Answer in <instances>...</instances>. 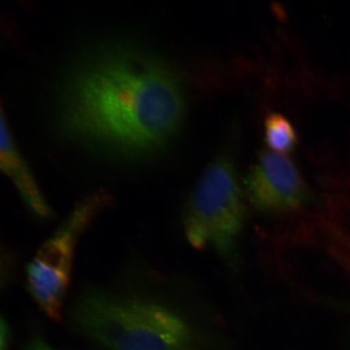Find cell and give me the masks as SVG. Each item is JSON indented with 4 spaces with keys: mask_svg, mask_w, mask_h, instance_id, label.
Returning <instances> with one entry per match:
<instances>
[{
    "mask_svg": "<svg viewBox=\"0 0 350 350\" xmlns=\"http://www.w3.org/2000/svg\"><path fill=\"white\" fill-rule=\"evenodd\" d=\"M1 168L6 173L18 191L22 200L35 217L47 219L52 215L49 204L39 189L27 164L23 159L13 142L10 126L1 111Z\"/></svg>",
    "mask_w": 350,
    "mask_h": 350,
    "instance_id": "6",
    "label": "cell"
},
{
    "mask_svg": "<svg viewBox=\"0 0 350 350\" xmlns=\"http://www.w3.org/2000/svg\"><path fill=\"white\" fill-rule=\"evenodd\" d=\"M72 321L106 350H189L192 332L174 310L138 297L90 290L73 305Z\"/></svg>",
    "mask_w": 350,
    "mask_h": 350,
    "instance_id": "2",
    "label": "cell"
},
{
    "mask_svg": "<svg viewBox=\"0 0 350 350\" xmlns=\"http://www.w3.org/2000/svg\"><path fill=\"white\" fill-rule=\"evenodd\" d=\"M265 139L274 152L287 153L295 150L297 135L294 126L281 113H273L266 118Z\"/></svg>",
    "mask_w": 350,
    "mask_h": 350,
    "instance_id": "7",
    "label": "cell"
},
{
    "mask_svg": "<svg viewBox=\"0 0 350 350\" xmlns=\"http://www.w3.org/2000/svg\"><path fill=\"white\" fill-rule=\"evenodd\" d=\"M10 340V327L7 321L3 317L1 318V325H0V350H8V345Z\"/></svg>",
    "mask_w": 350,
    "mask_h": 350,
    "instance_id": "8",
    "label": "cell"
},
{
    "mask_svg": "<svg viewBox=\"0 0 350 350\" xmlns=\"http://www.w3.org/2000/svg\"><path fill=\"white\" fill-rule=\"evenodd\" d=\"M109 203L111 196L103 191L85 197L41 245L26 269L30 294L46 317L55 321L63 317L79 240Z\"/></svg>",
    "mask_w": 350,
    "mask_h": 350,
    "instance_id": "4",
    "label": "cell"
},
{
    "mask_svg": "<svg viewBox=\"0 0 350 350\" xmlns=\"http://www.w3.org/2000/svg\"><path fill=\"white\" fill-rule=\"evenodd\" d=\"M25 350H58L52 347L51 345L48 344L45 340L41 336H34L31 340L29 341Z\"/></svg>",
    "mask_w": 350,
    "mask_h": 350,
    "instance_id": "9",
    "label": "cell"
},
{
    "mask_svg": "<svg viewBox=\"0 0 350 350\" xmlns=\"http://www.w3.org/2000/svg\"><path fill=\"white\" fill-rule=\"evenodd\" d=\"M244 185L253 206L265 213L295 212L310 199L308 187L295 163L274 152L261 153Z\"/></svg>",
    "mask_w": 350,
    "mask_h": 350,
    "instance_id": "5",
    "label": "cell"
},
{
    "mask_svg": "<svg viewBox=\"0 0 350 350\" xmlns=\"http://www.w3.org/2000/svg\"><path fill=\"white\" fill-rule=\"evenodd\" d=\"M247 210L233 161L219 156L201 175L185 210V231L196 249L211 247L233 256L246 222Z\"/></svg>",
    "mask_w": 350,
    "mask_h": 350,
    "instance_id": "3",
    "label": "cell"
},
{
    "mask_svg": "<svg viewBox=\"0 0 350 350\" xmlns=\"http://www.w3.org/2000/svg\"><path fill=\"white\" fill-rule=\"evenodd\" d=\"M185 85L172 66L126 39L81 52L61 81L60 129L79 143L126 159L156 155L180 130Z\"/></svg>",
    "mask_w": 350,
    "mask_h": 350,
    "instance_id": "1",
    "label": "cell"
}]
</instances>
